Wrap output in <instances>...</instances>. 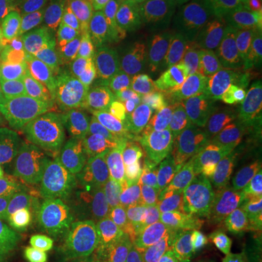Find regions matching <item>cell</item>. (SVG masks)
Instances as JSON below:
<instances>
[{
	"label": "cell",
	"mask_w": 262,
	"mask_h": 262,
	"mask_svg": "<svg viewBox=\"0 0 262 262\" xmlns=\"http://www.w3.org/2000/svg\"><path fill=\"white\" fill-rule=\"evenodd\" d=\"M102 139L110 150L121 139L122 127L113 99V91L89 95L66 110Z\"/></svg>",
	"instance_id": "cell-16"
},
{
	"label": "cell",
	"mask_w": 262,
	"mask_h": 262,
	"mask_svg": "<svg viewBox=\"0 0 262 262\" xmlns=\"http://www.w3.org/2000/svg\"><path fill=\"white\" fill-rule=\"evenodd\" d=\"M134 10L156 37L162 51L160 64L178 63V46L187 28L179 0H134Z\"/></svg>",
	"instance_id": "cell-11"
},
{
	"label": "cell",
	"mask_w": 262,
	"mask_h": 262,
	"mask_svg": "<svg viewBox=\"0 0 262 262\" xmlns=\"http://www.w3.org/2000/svg\"><path fill=\"white\" fill-rule=\"evenodd\" d=\"M13 88H15V83L10 80L9 76L6 73L3 60H2V54H0V106L6 101V98L13 91Z\"/></svg>",
	"instance_id": "cell-37"
},
{
	"label": "cell",
	"mask_w": 262,
	"mask_h": 262,
	"mask_svg": "<svg viewBox=\"0 0 262 262\" xmlns=\"http://www.w3.org/2000/svg\"><path fill=\"white\" fill-rule=\"evenodd\" d=\"M106 211L108 207L50 189L18 198L9 196L0 206V226L25 258L41 261L70 236L96 225Z\"/></svg>",
	"instance_id": "cell-1"
},
{
	"label": "cell",
	"mask_w": 262,
	"mask_h": 262,
	"mask_svg": "<svg viewBox=\"0 0 262 262\" xmlns=\"http://www.w3.org/2000/svg\"><path fill=\"white\" fill-rule=\"evenodd\" d=\"M121 46L160 63L162 51H160L159 42L156 37L151 34V31L147 28V25L144 24L140 15L134 10V8H133L127 28L124 32Z\"/></svg>",
	"instance_id": "cell-28"
},
{
	"label": "cell",
	"mask_w": 262,
	"mask_h": 262,
	"mask_svg": "<svg viewBox=\"0 0 262 262\" xmlns=\"http://www.w3.org/2000/svg\"><path fill=\"white\" fill-rule=\"evenodd\" d=\"M241 3L219 0L204 20L217 56V84H236L252 73V63L239 56L232 42V28Z\"/></svg>",
	"instance_id": "cell-9"
},
{
	"label": "cell",
	"mask_w": 262,
	"mask_h": 262,
	"mask_svg": "<svg viewBox=\"0 0 262 262\" xmlns=\"http://www.w3.org/2000/svg\"><path fill=\"white\" fill-rule=\"evenodd\" d=\"M37 0H0V44L24 22H35Z\"/></svg>",
	"instance_id": "cell-30"
},
{
	"label": "cell",
	"mask_w": 262,
	"mask_h": 262,
	"mask_svg": "<svg viewBox=\"0 0 262 262\" xmlns=\"http://www.w3.org/2000/svg\"><path fill=\"white\" fill-rule=\"evenodd\" d=\"M248 207V211L251 215V222H252L253 229L256 227H261L262 226V198L259 200H255L251 201L249 204H246Z\"/></svg>",
	"instance_id": "cell-39"
},
{
	"label": "cell",
	"mask_w": 262,
	"mask_h": 262,
	"mask_svg": "<svg viewBox=\"0 0 262 262\" xmlns=\"http://www.w3.org/2000/svg\"><path fill=\"white\" fill-rule=\"evenodd\" d=\"M46 262H130L120 229L92 225L66 239L46 256Z\"/></svg>",
	"instance_id": "cell-7"
},
{
	"label": "cell",
	"mask_w": 262,
	"mask_h": 262,
	"mask_svg": "<svg viewBox=\"0 0 262 262\" xmlns=\"http://www.w3.org/2000/svg\"><path fill=\"white\" fill-rule=\"evenodd\" d=\"M110 203L127 222L163 215L178 175L134 140L120 139L111 149Z\"/></svg>",
	"instance_id": "cell-2"
},
{
	"label": "cell",
	"mask_w": 262,
	"mask_h": 262,
	"mask_svg": "<svg viewBox=\"0 0 262 262\" xmlns=\"http://www.w3.org/2000/svg\"><path fill=\"white\" fill-rule=\"evenodd\" d=\"M0 262H29L15 255H0Z\"/></svg>",
	"instance_id": "cell-42"
},
{
	"label": "cell",
	"mask_w": 262,
	"mask_h": 262,
	"mask_svg": "<svg viewBox=\"0 0 262 262\" xmlns=\"http://www.w3.org/2000/svg\"><path fill=\"white\" fill-rule=\"evenodd\" d=\"M54 106L50 101L29 99L13 89L0 106V122L18 127L51 125Z\"/></svg>",
	"instance_id": "cell-24"
},
{
	"label": "cell",
	"mask_w": 262,
	"mask_h": 262,
	"mask_svg": "<svg viewBox=\"0 0 262 262\" xmlns=\"http://www.w3.org/2000/svg\"><path fill=\"white\" fill-rule=\"evenodd\" d=\"M88 24L89 19L84 18L73 24L42 31V44L37 72L47 70L48 67L63 61L83 47L88 35Z\"/></svg>",
	"instance_id": "cell-19"
},
{
	"label": "cell",
	"mask_w": 262,
	"mask_h": 262,
	"mask_svg": "<svg viewBox=\"0 0 262 262\" xmlns=\"http://www.w3.org/2000/svg\"><path fill=\"white\" fill-rule=\"evenodd\" d=\"M51 124L60 149L70 159L88 169L98 179L108 195L113 173V158L106 143L91 127L61 108L54 106Z\"/></svg>",
	"instance_id": "cell-6"
},
{
	"label": "cell",
	"mask_w": 262,
	"mask_h": 262,
	"mask_svg": "<svg viewBox=\"0 0 262 262\" xmlns=\"http://www.w3.org/2000/svg\"><path fill=\"white\" fill-rule=\"evenodd\" d=\"M249 249L256 262H262V226L253 229L252 239L249 242Z\"/></svg>",
	"instance_id": "cell-38"
},
{
	"label": "cell",
	"mask_w": 262,
	"mask_h": 262,
	"mask_svg": "<svg viewBox=\"0 0 262 262\" xmlns=\"http://www.w3.org/2000/svg\"><path fill=\"white\" fill-rule=\"evenodd\" d=\"M189 106V92L179 72L178 63L162 66L160 88L155 113L158 115H185Z\"/></svg>",
	"instance_id": "cell-25"
},
{
	"label": "cell",
	"mask_w": 262,
	"mask_h": 262,
	"mask_svg": "<svg viewBox=\"0 0 262 262\" xmlns=\"http://www.w3.org/2000/svg\"><path fill=\"white\" fill-rule=\"evenodd\" d=\"M128 256L134 262H178L181 236L158 217H144L120 229Z\"/></svg>",
	"instance_id": "cell-10"
},
{
	"label": "cell",
	"mask_w": 262,
	"mask_h": 262,
	"mask_svg": "<svg viewBox=\"0 0 262 262\" xmlns=\"http://www.w3.org/2000/svg\"><path fill=\"white\" fill-rule=\"evenodd\" d=\"M95 0H44L39 6V22L44 31L83 19Z\"/></svg>",
	"instance_id": "cell-27"
},
{
	"label": "cell",
	"mask_w": 262,
	"mask_h": 262,
	"mask_svg": "<svg viewBox=\"0 0 262 262\" xmlns=\"http://www.w3.org/2000/svg\"><path fill=\"white\" fill-rule=\"evenodd\" d=\"M192 153H194V144H192L191 131L188 127L187 117L185 115L175 117L172 133L166 144L158 153L156 158L168 170L179 177V172L187 165Z\"/></svg>",
	"instance_id": "cell-26"
},
{
	"label": "cell",
	"mask_w": 262,
	"mask_h": 262,
	"mask_svg": "<svg viewBox=\"0 0 262 262\" xmlns=\"http://www.w3.org/2000/svg\"><path fill=\"white\" fill-rule=\"evenodd\" d=\"M185 117L194 151L203 160V170L213 172L215 162L242 140L241 120L233 101L207 91L194 96Z\"/></svg>",
	"instance_id": "cell-3"
},
{
	"label": "cell",
	"mask_w": 262,
	"mask_h": 262,
	"mask_svg": "<svg viewBox=\"0 0 262 262\" xmlns=\"http://www.w3.org/2000/svg\"><path fill=\"white\" fill-rule=\"evenodd\" d=\"M241 134L242 140L251 144L253 149L262 151V94L241 121Z\"/></svg>",
	"instance_id": "cell-32"
},
{
	"label": "cell",
	"mask_w": 262,
	"mask_h": 262,
	"mask_svg": "<svg viewBox=\"0 0 262 262\" xmlns=\"http://www.w3.org/2000/svg\"><path fill=\"white\" fill-rule=\"evenodd\" d=\"M178 67L188 92L200 95L217 84V56L206 22H191L178 46Z\"/></svg>",
	"instance_id": "cell-8"
},
{
	"label": "cell",
	"mask_w": 262,
	"mask_h": 262,
	"mask_svg": "<svg viewBox=\"0 0 262 262\" xmlns=\"http://www.w3.org/2000/svg\"><path fill=\"white\" fill-rule=\"evenodd\" d=\"M178 262H219L207 253L200 245L192 239V236L184 232L181 236L178 251Z\"/></svg>",
	"instance_id": "cell-34"
},
{
	"label": "cell",
	"mask_w": 262,
	"mask_h": 262,
	"mask_svg": "<svg viewBox=\"0 0 262 262\" xmlns=\"http://www.w3.org/2000/svg\"><path fill=\"white\" fill-rule=\"evenodd\" d=\"M160 88V72L150 76L130 92L113 95L122 130L141 127L155 113Z\"/></svg>",
	"instance_id": "cell-20"
},
{
	"label": "cell",
	"mask_w": 262,
	"mask_h": 262,
	"mask_svg": "<svg viewBox=\"0 0 262 262\" xmlns=\"http://www.w3.org/2000/svg\"><path fill=\"white\" fill-rule=\"evenodd\" d=\"M259 2H262V0H259Z\"/></svg>",
	"instance_id": "cell-45"
},
{
	"label": "cell",
	"mask_w": 262,
	"mask_h": 262,
	"mask_svg": "<svg viewBox=\"0 0 262 262\" xmlns=\"http://www.w3.org/2000/svg\"><path fill=\"white\" fill-rule=\"evenodd\" d=\"M234 2H237V3H241V5H244V3H248V2H251V0H234Z\"/></svg>",
	"instance_id": "cell-43"
},
{
	"label": "cell",
	"mask_w": 262,
	"mask_h": 262,
	"mask_svg": "<svg viewBox=\"0 0 262 262\" xmlns=\"http://www.w3.org/2000/svg\"><path fill=\"white\" fill-rule=\"evenodd\" d=\"M9 248V236L3 230V227L0 226V252L6 251Z\"/></svg>",
	"instance_id": "cell-40"
},
{
	"label": "cell",
	"mask_w": 262,
	"mask_h": 262,
	"mask_svg": "<svg viewBox=\"0 0 262 262\" xmlns=\"http://www.w3.org/2000/svg\"><path fill=\"white\" fill-rule=\"evenodd\" d=\"M215 222L222 229H225L227 233L232 234L234 239H237L239 242H242L249 248V242L252 239L253 226L248 207L245 204L229 200L225 206L222 207Z\"/></svg>",
	"instance_id": "cell-29"
},
{
	"label": "cell",
	"mask_w": 262,
	"mask_h": 262,
	"mask_svg": "<svg viewBox=\"0 0 262 262\" xmlns=\"http://www.w3.org/2000/svg\"><path fill=\"white\" fill-rule=\"evenodd\" d=\"M56 143L51 125L18 127L0 122V160L44 159Z\"/></svg>",
	"instance_id": "cell-15"
},
{
	"label": "cell",
	"mask_w": 262,
	"mask_h": 262,
	"mask_svg": "<svg viewBox=\"0 0 262 262\" xmlns=\"http://www.w3.org/2000/svg\"><path fill=\"white\" fill-rule=\"evenodd\" d=\"M261 177H262V169H261Z\"/></svg>",
	"instance_id": "cell-44"
},
{
	"label": "cell",
	"mask_w": 262,
	"mask_h": 262,
	"mask_svg": "<svg viewBox=\"0 0 262 262\" xmlns=\"http://www.w3.org/2000/svg\"><path fill=\"white\" fill-rule=\"evenodd\" d=\"M230 200L229 188L214 172L200 170L178 178L163 215L181 223H215L222 207Z\"/></svg>",
	"instance_id": "cell-5"
},
{
	"label": "cell",
	"mask_w": 262,
	"mask_h": 262,
	"mask_svg": "<svg viewBox=\"0 0 262 262\" xmlns=\"http://www.w3.org/2000/svg\"><path fill=\"white\" fill-rule=\"evenodd\" d=\"M261 151L246 141L239 140L215 162L214 172L227 188L253 177H261Z\"/></svg>",
	"instance_id": "cell-22"
},
{
	"label": "cell",
	"mask_w": 262,
	"mask_h": 262,
	"mask_svg": "<svg viewBox=\"0 0 262 262\" xmlns=\"http://www.w3.org/2000/svg\"><path fill=\"white\" fill-rule=\"evenodd\" d=\"M133 6L134 0H102L89 19L86 42L91 53L105 63L111 61L121 47Z\"/></svg>",
	"instance_id": "cell-13"
},
{
	"label": "cell",
	"mask_w": 262,
	"mask_h": 262,
	"mask_svg": "<svg viewBox=\"0 0 262 262\" xmlns=\"http://www.w3.org/2000/svg\"><path fill=\"white\" fill-rule=\"evenodd\" d=\"M162 64L121 46L115 54L113 69V95L130 92L150 76L160 72Z\"/></svg>",
	"instance_id": "cell-23"
},
{
	"label": "cell",
	"mask_w": 262,
	"mask_h": 262,
	"mask_svg": "<svg viewBox=\"0 0 262 262\" xmlns=\"http://www.w3.org/2000/svg\"><path fill=\"white\" fill-rule=\"evenodd\" d=\"M13 89L19 91L20 94L29 99H35V101H47L48 99L47 86L44 82L42 72H35V73L29 75L22 82H19Z\"/></svg>",
	"instance_id": "cell-35"
},
{
	"label": "cell",
	"mask_w": 262,
	"mask_h": 262,
	"mask_svg": "<svg viewBox=\"0 0 262 262\" xmlns=\"http://www.w3.org/2000/svg\"><path fill=\"white\" fill-rule=\"evenodd\" d=\"M53 106L67 110L89 95L113 91L106 63L91 51L64 58L42 72Z\"/></svg>",
	"instance_id": "cell-4"
},
{
	"label": "cell",
	"mask_w": 262,
	"mask_h": 262,
	"mask_svg": "<svg viewBox=\"0 0 262 262\" xmlns=\"http://www.w3.org/2000/svg\"><path fill=\"white\" fill-rule=\"evenodd\" d=\"M175 117L153 114L147 121L141 125V146L153 156H158L166 144L173 128Z\"/></svg>",
	"instance_id": "cell-31"
},
{
	"label": "cell",
	"mask_w": 262,
	"mask_h": 262,
	"mask_svg": "<svg viewBox=\"0 0 262 262\" xmlns=\"http://www.w3.org/2000/svg\"><path fill=\"white\" fill-rule=\"evenodd\" d=\"M0 169L8 195L12 198L53 189L44 159L0 160Z\"/></svg>",
	"instance_id": "cell-18"
},
{
	"label": "cell",
	"mask_w": 262,
	"mask_h": 262,
	"mask_svg": "<svg viewBox=\"0 0 262 262\" xmlns=\"http://www.w3.org/2000/svg\"><path fill=\"white\" fill-rule=\"evenodd\" d=\"M42 44V29L38 22H24L2 44L5 70L15 86L37 72Z\"/></svg>",
	"instance_id": "cell-14"
},
{
	"label": "cell",
	"mask_w": 262,
	"mask_h": 262,
	"mask_svg": "<svg viewBox=\"0 0 262 262\" xmlns=\"http://www.w3.org/2000/svg\"><path fill=\"white\" fill-rule=\"evenodd\" d=\"M185 232L200 245L207 253H210L219 262H256L251 249L217 223L207 222H189L182 223Z\"/></svg>",
	"instance_id": "cell-17"
},
{
	"label": "cell",
	"mask_w": 262,
	"mask_h": 262,
	"mask_svg": "<svg viewBox=\"0 0 262 262\" xmlns=\"http://www.w3.org/2000/svg\"><path fill=\"white\" fill-rule=\"evenodd\" d=\"M44 160L47 163L54 191L80 201L108 207L110 198L98 179L82 165L70 159L60 149L57 140Z\"/></svg>",
	"instance_id": "cell-12"
},
{
	"label": "cell",
	"mask_w": 262,
	"mask_h": 262,
	"mask_svg": "<svg viewBox=\"0 0 262 262\" xmlns=\"http://www.w3.org/2000/svg\"><path fill=\"white\" fill-rule=\"evenodd\" d=\"M232 42L245 60L252 64L262 61V2L251 0L241 6L232 28Z\"/></svg>",
	"instance_id": "cell-21"
},
{
	"label": "cell",
	"mask_w": 262,
	"mask_h": 262,
	"mask_svg": "<svg viewBox=\"0 0 262 262\" xmlns=\"http://www.w3.org/2000/svg\"><path fill=\"white\" fill-rule=\"evenodd\" d=\"M8 198H9V195H8V191L5 188V182H3V177H2V169H0V206H3Z\"/></svg>",
	"instance_id": "cell-41"
},
{
	"label": "cell",
	"mask_w": 262,
	"mask_h": 262,
	"mask_svg": "<svg viewBox=\"0 0 262 262\" xmlns=\"http://www.w3.org/2000/svg\"><path fill=\"white\" fill-rule=\"evenodd\" d=\"M229 194L230 200L242 203V204H249L251 201L262 198V177H253L245 181H241L229 187Z\"/></svg>",
	"instance_id": "cell-33"
},
{
	"label": "cell",
	"mask_w": 262,
	"mask_h": 262,
	"mask_svg": "<svg viewBox=\"0 0 262 262\" xmlns=\"http://www.w3.org/2000/svg\"><path fill=\"white\" fill-rule=\"evenodd\" d=\"M189 22H204L219 0H179Z\"/></svg>",
	"instance_id": "cell-36"
}]
</instances>
